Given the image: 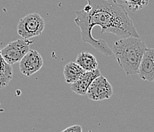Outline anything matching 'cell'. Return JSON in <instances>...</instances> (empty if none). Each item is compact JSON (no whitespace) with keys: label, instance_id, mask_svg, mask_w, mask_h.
I'll return each instance as SVG.
<instances>
[{"label":"cell","instance_id":"7","mask_svg":"<svg viewBox=\"0 0 154 132\" xmlns=\"http://www.w3.org/2000/svg\"><path fill=\"white\" fill-rule=\"evenodd\" d=\"M138 75L142 80L154 82V49H146L139 67Z\"/></svg>","mask_w":154,"mask_h":132},{"label":"cell","instance_id":"9","mask_svg":"<svg viewBox=\"0 0 154 132\" xmlns=\"http://www.w3.org/2000/svg\"><path fill=\"white\" fill-rule=\"evenodd\" d=\"M86 71L80 67L76 62H71L65 65L63 75L65 81L67 84H73L79 80Z\"/></svg>","mask_w":154,"mask_h":132},{"label":"cell","instance_id":"12","mask_svg":"<svg viewBox=\"0 0 154 132\" xmlns=\"http://www.w3.org/2000/svg\"><path fill=\"white\" fill-rule=\"evenodd\" d=\"M149 0H123V2L127 8L135 12L144 8L149 3Z\"/></svg>","mask_w":154,"mask_h":132},{"label":"cell","instance_id":"3","mask_svg":"<svg viewBox=\"0 0 154 132\" xmlns=\"http://www.w3.org/2000/svg\"><path fill=\"white\" fill-rule=\"evenodd\" d=\"M45 28V21L38 13L27 15L21 18L17 26L18 35L25 40L39 36Z\"/></svg>","mask_w":154,"mask_h":132},{"label":"cell","instance_id":"8","mask_svg":"<svg viewBox=\"0 0 154 132\" xmlns=\"http://www.w3.org/2000/svg\"><path fill=\"white\" fill-rule=\"evenodd\" d=\"M100 75L101 72L98 69H96L93 71L85 72L79 80L75 81V83L71 84V90H72L77 95H80V96L86 95L88 88L90 86L92 82L93 81L94 79H95Z\"/></svg>","mask_w":154,"mask_h":132},{"label":"cell","instance_id":"11","mask_svg":"<svg viewBox=\"0 0 154 132\" xmlns=\"http://www.w3.org/2000/svg\"><path fill=\"white\" fill-rule=\"evenodd\" d=\"M13 70L12 65L7 63L1 54L0 49V89L6 87L12 79Z\"/></svg>","mask_w":154,"mask_h":132},{"label":"cell","instance_id":"1","mask_svg":"<svg viewBox=\"0 0 154 132\" xmlns=\"http://www.w3.org/2000/svg\"><path fill=\"white\" fill-rule=\"evenodd\" d=\"M83 9L77 11L75 23L80 28L82 40L91 44L97 51L106 56L112 50L104 40H97L92 34V28L99 26L102 33H110L120 38L140 37L133 21L125 6L116 0H86Z\"/></svg>","mask_w":154,"mask_h":132},{"label":"cell","instance_id":"14","mask_svg":"<svg viewBox=\"0 0 154 132\" xmlns=\"http://www.w3.org/2000/svg\"><path fill=\"white\" fill-rule=\"evenodd\" d=\"M89 132H92V131H89Z\"/></svg>","mask_w":154,"mask_h":132},{"label":"cell","instance_id":"4","mask_svg":"<svg viewBox=\"0 0 154 132\" xmlns=\"http://www.w3.org/2000/svg\"><path fill=\"white\" fill-rule=\"evenodd\" d=\"M34 41L30 40H17L11 42L1 49V54L5 62L9 65L18 63L29 52L30 45Z\"/></svg>","mask_w":154,"mask_h":132},{"label":"cell","instance_id":"5","mask_svg":"<svg viewBox=\"0 0 154 132\" xmlns=\"http://www.w3.org/2000/svg\"><path fill=\"white\" fill-rule=\"evenodd\" d=\"M87 96L93 101L109 99L113 95V89L105 77L98 76L90 84L86 93Z\"/></svg>","mask_w":154,"mask_h":132},{"label":"cell","instance_id":"13","mask_svg":"<svg viewBox=\"0 0 154 132\" xmlns=\"http://www.w3.org/2000/svg\"><path fill=\"white\" fill-rule=\"evenodd\" d=\"M61 132H82V128L79 125H74L64 129Z\"/></svg>","mask_w":154,"mask_h":132},{"label":"cell","instance_id":"6","mask_svg":"<svg viewBox=\"0 0 154 132\" xmlns=\"http://www.w3.org/2000/svg\"><path fill=\"white\" fill-rule=\"evenodd\" d=\"M44 65L42 56L36 50L30 49L29 52L19 62L20 72L30 77L42 68Z\"/></svg>","mask_w":154,"mask_h":132},{"label":"cell","instance_id":"2","mask_svg":"<svg viewBox=\"0 0 154 132\" xmlns=\"http://www.w3.org/2000/svg\"><path fill=\"white\" fill-rule=\"evenodd\" d=\"M147 49L140 37L121 38L115 41L112 48L119 66L127 75H137L145 51Z\"/></svg>","mask_w":154,"mask_h":132},{"label":"cell","instance_id":"10","mask_svg":"<svg viewBox=\"0 0 154 132\" xmlns=\"http://www.w3.org/2000/svg\"><path fill=\"white\" fill-rule=\"evenodd\" d=\"M75 62L86 72L98 69V62L96 58L88 52H82L78 54Z\"/></svg>","mask_w":154,"mask_h":132}]
</instances>
